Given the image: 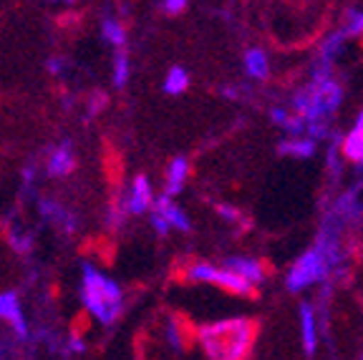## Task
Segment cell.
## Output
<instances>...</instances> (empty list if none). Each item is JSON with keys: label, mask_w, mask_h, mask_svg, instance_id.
Listing matches in <instances>:
<instances>
[{"label": "cell", "mask_w": 363, "mask_h": 360, "mask_svg": "<svg viewBox=\"0 0 363 360\" xmlns=\"http://www.w3.org/2000/svg\"><path fill=\"white\" fill-rule=\"evenodd\" d=\"M81 300L84 308L96 317L101 325H113L119 320L124 310V295L121 287L108 275L99 272L96 267L84 265V277H81Z\"/></svg>", "instance_id": "obj_3"}, {"label": "cell", "mask_w": 363, "mask_h": 360, "mask_svg": "<svg viewBox=\"0 0 363 360\" xmlns=\"http://www.w3.org/2000/svg\"><path fill=\"white\" fill-rule=\"evenodd\" d=\"M361 360H363V355H361Z\"/></svg>", "instance_id": "obj_25"}, {"label": "cell", "mask_w": 363, "mask_h": 360, "mask_svg": "<svg viewBox=\"0 0 363 360\" xmlns=\"http://www.w3.org/2000/svg\"><path fill=\"white\" fill-rule=\"evenodd\" d=\"M189 86V74H187V68H182V66H174L167 71V79H164V91L169 96H179L184 94Z\"/></svg>", "instance_id": "obj_18"}, {"label": "cell", "mask_w": 363, "mask_h": 360, "mask_svg": "<svg viewBox=\"0 0 363 360\" xmlns=\"http://www.w3.org/2000/svg\"><path fill=\"white\" fill-rule=\"evenodd\" d=\"M0 320H8L21 338L28 335V327H26V320H23L21 305H18V298L13 293H3L0 295Z\"/></svg>", "instance_id": "obj_13"}, {"label": "cell", "mask_w": 363, "mask_h": 360, "mask_svg": "<svg viewBox=\"0 0 363 360\" xmlns=\"http://www.w3.org/2000/svg\"><path fill=\"white\" fill-rule=\"evenodd\" d=\"M167 340H169V345L174 350H182L184 348V343H187V338H184V332H182V325H179V320H174L172 317L169 322H167Z\"/></svg>", "instance_id": "obj_21"}, {"label": "cell", "mask_w": 363, "mask_h": 360, "mask_svg": "<svg viewBox=\"0 0 363 360\" xmlns=\"http://www.w3.org/2000/svg\"><path fill=\"white\" fill-rule=\"evenodd\" d=\"M152 225H154V230H157L159 235H167L169 230L189 232V227H192V225H189L187 212H184V209H182L172 197H167V194L162 199H157V204H154Z\"/></svg>", "instance_id": "obj_7"}, {"label": "cell", "mask_w": 363, "mask_h": 360, "mask_svg": "<svg viewBox=\"0 0 363 360\" xmlns=\"http://www.w3.org/2000/svg\"><path fill=\"white\" fill-rule=\"evenodd\" d=\"M157 199H154V191H152V184L144 174H139L131 184V191H129V199H126V207H129L131 214H144L149 209H154Z\"/></svg>", "instance_id": "obj_10"}, {"label": "cell", "mask_w": 363, "mask_h": 360, "mask_svg": "<svg viewBox=\"0 0 363 360\" xmlns=\"http://www.w3.org/2000/svg\"><path fill=\"white\" fill-rule=\"evenodd\" d=\"M74 167H76V159H74V154H71V147H68V144L58 147L56 152L51 154V159H48V171H51L53 176L71 174Z\"/></svg>", "instance_id": "obj_16"}, {"label": "cell", "mask_w": 363, "mask_h": 360, "mask_svg": "<svg viewBox=\"0 0 363 360\" xmlns=\"http://www.w3.org/2000/svg\"><path fill=\"white\" fill-rule=\"evenodd\" d=\"M225 267H230L233 272H238L242 280H247L252 287H260L267 280V267L260 257L252 254H233L225 259Z\"/></svg>", "instance_id": "obj_8"}, {"label": "cell", "mask_w": 363, "mask_h": 360, "mask_svg": "<svg viewBox=\"0 0 363 360\" xmlns=\"http://www.w3.org/2000/svg\"><path fill=\"white\" fill-rule=\"evenodd\" d=\"M101 35L108 40V43L116 45V48L124 45V28H121L116 21H111V18H106V21L101 23Z\"/></svg>", "instance_id": "obj_19"}, {"label": "cell", "mask_w": 363, "mask_h": 360, "mask_svg": "<svg viewBox=\"0 0 363 360\" xmlns=\"http://www.w3.org/2000/svg\"><path fill=\"white\" fill-rule=\"evenodd\" d=\"M298 332H301V348L308 358H315L318 348H320V338H323V327H320V317H318V308L313 303L298 305Z\"/></svg>", "instance_id": "obj_6"}, {"label": "cell", "mask_w": 363, "mask_h": 360, "mask_svg": "<svg viewBox=\"0 0 363 360\" xmlns=\"http://www.w3.org/2000/svg\"><path fill=\"white\" fill-rule=\"evenodd\" d=\"M242 68L252 81H265L270 76V58L262 48H250V51H245Z\"/></svg>", "instance_id": "obj_14"}, {"label": "cell", "mask_w": 363, "mask_h": 360, "mask_svg": "<svg viewBox=\"0 0 363 360\" xmlns=\"http://www.w3.org/2000/svg\"><path fill=\"white\" fill-rule=\"evenodd\" d=\"M189 0H164V11L169 13V16H177V13H182L184 8H187Z\"/></svg>", "instance_id": "obj_24"}, {"label": "cell", "mask_w": 363, "mask_h": 360, "mask_svg": "<svg viewBox=\"0 0 363 360\" xmlns=\"http://www.w3.org/2000/svg\"><path fill=\"white\" fill-rule=\"evenodd\" d=\"M257 338V322L250 315L202 322L194 330L199 350L207 360H247Z\"/></svg>", "instance_id": "obj_1"}, {"label": "cell", "mask_w": 363, "mask_h": 360, "mask_svg": "<svg viewBox=\"0 0 363 360\" xmlns=\"http://www.w3.org/2000/svg\"><path fill=\"white\" fill-rule=\"evenodd\" d=\"M328 280H333V272H330L328 262L320 254L318 247H311L301 254L298 259H293V265L285 272V287L290 293L301 295L311 287H320Z\"/></svg>", "instance_id": "obj_4"}, {"label": "cell", "mask_w": 363, "mask_h": 360, "mask_svg": "<svg viewBox=\"0 0 363 360\" xmlns=\"http://www.w3.org/2000/svg\"><path fill=\"white\" fill-rule=\"evenodd\" d=\"M40 212H43L45 220H51L53 225H58L63 232H74L76 230V220L61 204H53V202H40Z\"/></svg>", "instance_id": "obj_17"}, {"label": "cell", "mask_w": 363, "mask_h": 360, "mask_svg": "<svg viewBox=\"0 0 363 360\" xmlns=\"http://www.w3.org/2000/svg\"><path fill=\"white\" fill-rule=\"evenodd\" d=\"M278 152L288 159H313V154L318 152V141L311 139V136H285L280 141Z\"/></svg>", "instance_id": "obj_12"}, {"label": "cell", "mask_w": 363, "mask_h": 360, "mask_svg": "<svg viewBox=\"0 0 363 360\" xmlns=\"http://www.w3.org/2000/svg\"><path fill=\"white\" fill-rule=\"evenodd\" d=\"M189 179V162L184 157L172 159L169 169H167V197H177Z\"/></svg>", "instance_id": "obj_15"}, {"label": "cell", "mask_w": 363, "mask_h": 360, "mask_svg": "<svg viewBox=\"0 0 363 360\" xmlns=\"http://www.w3.org/2000/svg\"><path fill=\"white\" fill-rule=\"evenodd\" d=\"M343 33H346L348 38H358V35H363V8L361 11H353L351 16H348L346 26H343Z\"/></svg>", "instance_id": "obj_22"}, {"label": "cell", "mask_w": 363, "mask_h": 360, "mask_svg": "<svg viewBox=\"0 0 363 360\" xmlns=\"http://www.w3.org/2000/svg\"><path fill=\"white\" fill-rule=\"evenodd\" d=\"M338 147L348 164L363 167V108L358 111L351 129H348L346 134H343V139L338 141Z\"/></svg>", "instance_id": "obj_9"}, {"label": "cell", "mask_w": 363, "mask_h": 360, "mask_svg": "<svg viewBox=\"0 0 363 360\" xmlns=\"http://www.w3.org/2000/svg\"><path fill=\"white\" fill-rule=\"evenodd\" d=\"M184 280L189 282H199V285H212V287H220L225 293L230 295H238V298H250V295H255L257 287H252L247 280L233 272L230 267H217L212 262H192V265L184 267Z\"/></svg>", "instance_id": "obj_5"}, {"label": "cell", "mask_w": 363, "mask_h": 360, "mask_svg": "<svg viewBox=\"0 0 363 360\" xmlns=\"http://www.w3.org/2000/svg\"><path fill=\"white\" fill-rule=\"evenodd\" d=\"M126 79H129V56L124 51H116V58H113V84L124 86Z\"/></svg>", "instance_id": "obj_20"}, {"label": "cell", "mask_w": 363, "mask_h": 360, "mask_svg": "<svg viewBox=\"0 0 363 360\" xmlns=\"http://www.w3.org/2000/svg\"><path fill=\"white\" fill-rule=\"evenodd\" d=\"M340 103H343V86L333 79V74H313V79L293 96V111L303 116L308 124V136L315 141L328 136Z\"/></svg>", "instance_id": "obj_2"}, {"label": "cell", "mask_w": 363, "mask_h": 360, "mask_svg": "<svg viewBox=\"0 0 363 360\" xmlns=\"http://www.w3.org/2000/svg\"><path fill=\"white\" fill-rule=\"evenodd\" d=\"M217 214H220L222 220L230 222V225H238V222H242V212H240L238 207H233V204H217Z\"/></svg>", "instance_id": "obj_23"}, {"label": "cell", "mask_w": 363, "mask_h": 360, "mask_svg": "<svg viewBox=\"0 0 363 360\" xmlns=\"http://www.w3.org/2000/svg\"><path fill=\"white\" fill-rule=\"evenodd\" d=\"M270 121L275 126H280L285 136H308V124L303 121V116L285 106H272L270 108Z\"/></svg>", "instance_id": "obj_11"}]
</instances>
